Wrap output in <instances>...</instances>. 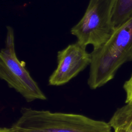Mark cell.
I'll use <instances>...</instances> for the list:
<instances>
[{"instance_id": "cell-1", "label": "cell", "mask_w": 132, "mask_h": 132, "mask_svg": "<svg viewBox=\"0 0 132 132\" xmlns=\"http://www.w3.org/2000/svg\"><path fill=\"white\" fill-rule=\"evenodd\" d=\"M88 78L91 89L105 85L124 63L132 60V18L116 28L109 39L93 48Z\"/></svg>"}, {"instance_id": "cell-3", "label": "cell", "mask_w": 132, "mask_h": 132, "mask_svg": "<svg viewBox=\"0 0 132 132\" xmlns=\"http://www.w3.org/2000/svg\"><path fill=\"white\" fill-rule=\"evenodd\" d=\"M5 47L0 52V78L20 94L27 102L46 100V96L16 54L13 28L6 26Z\"/></svg>"}, {"instance_id": "cell-4", "label": "cell", "mask_w": 132, "mask_h": 132, "mask_svg": "<svg viewBox=\"0 0 132 132\" xmlns=\"http://www.w3.org/2000/svg\"><path fill=\"white\" fill-rule=\"evenodd\" d=\"M115 0H90L84 14L73 26L71 34L77 41L96 48L104 43L114 30L112 13Z\"/></svg>"}, {"instance_id": "cell-7", "label": "cell", "mask_w": 132, "mask_h": 132, "mask_svg": "<svg viewBox=\"0 0 132 132\" xmlns=\"http://www.w3.org/2000/svg\"><path fill=\"white\" fill-rule=\"evenodd\" d=\"M110 122L113 124L125 126L132 130V101L118 109Z\"/></svg>"}, {"instance_id": "cell-6", "label": "cell", "mask_w": 132, "mask_h": 132, "mask_svg": "<svg viewBox=\"0 0 132 132\" xmlns=\"http://www.w3.org/2000/svg\"><path fill=\"white\" fill-rule=\"evenodd\" d=\"M132 18V0H115L112 13L114 28Z\"/></svg>"}, {"instance_id": "cell-9", "label": "cell", "mask_w": 132, "mask_h": 132, "mask_svg": "<svg viewBox=\"0 0 132 132\" xmlns=\"http://www.w3.org/2000/svg\"><path fill=\"white\" fill-rule=\"evenodd\" d=\"M0 132H18L16 129H15L12 126L11 127H1L0 128Z\"/></svg>"}, {"instance_id": "cell-2", "label": "cell", "mask_w": 132, "mask_h": 132, "mask_svg": "<svg viewBox=\"0 0 132 132\" xmlns=\"http://www.w3.org/2000/svg\"><path fill=\"white\" fill-rule=\"evenodd\" d=\"M12 127L18 132H112L109 122L80 114L23 107Z\"/></svg>"}, {"instance_id": "cell-5", "label": "cell", "mask_w": 132, "mask_h": 132, "mask_svg": "<svg viewBox=\"0 0 132 132\" xmlns=\"http://www.w3.org/2000/svg\"><path fill=\"white\" fill-rule=\"evenodd\" d=\"M86 47L76 41L58 52L57 65L48 78L49 85H63L90 65L91 53Z\"/></svg>"}, {"instance_id": "cell-8", "label": "cell", "mask_w": 132, "mask_h": 132, "mask_svg": "<svg viewBox=\"0 0 132 132\" xmlns=\"http://www.w3.org/2000/svg\"><path fill=\"white\" fill-rule=\"evenodd\" d=\"M123 88L126 95V103L132 101V74L130 78L124 83Z\"/></svg>"}]
</instances>
